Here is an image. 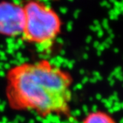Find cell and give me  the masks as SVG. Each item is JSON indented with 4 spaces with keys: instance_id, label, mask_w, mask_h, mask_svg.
<instances>
[{
    "instance_id": "cell-1",
    "label": "cell",
    "mask_w": 123,
    "mask_h": 123,
    "mask_svg": "<svg viewBox=\"0 0 123 123\" xmlns=\"http://www.w3.org/2000/svg\"><path fill=\"white\" fill-rule=\"evenodd\" d=\"M72 83L69 72L48 59L25 62L8 69L5 96L16 111H32L42 117L67 116Z\"/></svg>"
},
{
    "instance_id": "cell-2",
    "label": "cell",
    "mask_w": 123,
    "mask_h": 123,
    "mask_svg": "<svg viewBox=\"0 0 123 123\" xmlns=\"http://www.w3.org/2000/svg\"><path fill=\"white\" fill-rule=\"evenodd\" d=\"M22 8V39L41 53L50 52L62 31L60 16L42 0H28Z\"/></svg>"
},
{
    "instance_id": "cell-3",
    "label": "cell",
    "mask_w": 123,
    "mask_h": 123,
    "mask_svg": "<svg viewBox=\"0 0 123 123\" xmlns=\"http://www.w3.org/2000/svg\"><path fill=\"white\" fill-rule=\"evenodd\" d=\"M24 22L22 6L13 2H0V35L7 37L21 36Z\"/></svg>"
},
{
    "instance_id": "cell-4",
    "label": "cell",
    "mask_w": 123,
    "mask_h": 123,
    "mask_svg": "<svg viewBox=\"0 0 123 123\" xmlns=\"http://www.w3.org/2000/svg\"><path fill=\"white\" fill-rule=\"evenodd\" d=\"M82 123H116L107 113L95 111L87 114Z\"/></svg>"
}]
</instances>
